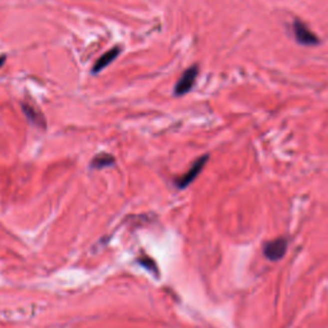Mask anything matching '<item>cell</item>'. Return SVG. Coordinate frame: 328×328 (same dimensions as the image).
Instances as JSON below:
<instances>
[{
	"label": "cell",
	"mask_w": 328,
	"mask_h": 328,
	"mask_svg": "<svg viewBox=\"0 0 328 328\" xmlns=\"http://www.w3.org/2000/svg\"><path fill=\"white\" fill-rule=\"evenodd\" d=\"M294 36L299 44L305 45V46H314L320 44V38L317 37L316 33L300 19H295L293 23Z\"/></svg>",
	"instance_id": "6da1fadb"
},
{
	"label": "cell",
	"mask_w": 328,
	"mask_h": 328,
	"mask_svg": "<svg viewBox=\"0 0 328 328\" xmlns=\"http://www.w3.org/2000/svg\"><path fill=\"white\" fill-rule=\"evenodd\" d=\"M198 65H192V67L187 68L186 71L183 72L182 76L180 77V80L177 81V83H176L175 94L177 95V96H182V95L187 94V92L194 87V83H195L196 78H198Z\"/></svg>",
	"instance_id": "7a4b0ae2"
},
{
	"label": "cell",
	"mask_w": 328,
	"mask_h": 328,
	"mask_svg": "<svg viewBox=\"0 0 328 328\" xmlns=\"http://www.w3.org/2000/svg\"><path fill=\"white\" fill-rule=\"evenodd\" d=\"M208 158H209L208 155H203V157L199 158V159L192 164L191 168H190L182 177H180L176 181V186H177L178 189H185V187L189 186L190 183L194 182V180L200 175V172L203 171L204 166L207 164Z\"/></svg>",
	"instance_id": "3957f363"
},
{
	"label": "cell",
	"mask_w": 328,
	"mask_h": 328,
	"mask_svg": "<svg viewBox=\"0 0 328 328\" xmlns=\"http://www.w3.org/2000/svg\"><path fill=\"white\" fill-rule=\"evenodd\" d=\"M287 250V241L286 239L281 237V239H276L272 241H268V243L264 244L263 253L266 255L267 259L276 262V260H280L284 258V255L286 254Z\"/></svg>",
	"instance_id": "277c9868"
},
{
	"label": "cell",
	"mask_w": 328,
	"mask_h": 328,
	"mask_svg": "<svg viewBox=\"0 0 328 328\" xmlns=\"http://www.w3.org/2000/svg\"><path fill=\"white\" fill-rule=\"evenodd\" d=\"M119 53H121V47H118V46L113 47V49L108 50L107 53H104L103 55H101L100 58L96 60V63L94 64L92 72H94V73H98V72L103 71L104 68H107L110 63L114 62V60L117 59V56L119 55Z\"/></svg>",
	"instance_id": "5b68a950"
},
{
	"label": "cell",
	"mask_w": 328,
	"mask_h": 328,
	"mask_svg": "<svg viewBox=\"0 0 328 328\" xmlns=\"http://www.w3.org/2000/svg\"><path fill=\"white\" fill-rule=\"evenodd\" d=\"M23 112L24 114H26L27 119H28L31 123L36 124L38 127H42V128L46 127L44 117H42V114L38 112L37 109H35L33 107H30L28 104H23Z\"/></svg>",
	"instance_id": "8992f818"
},
{
	"label": "cell",
	"mask_w": 328,
	"mask_h": 328,
	"mask_svg": "<svg viewBox=\"0 0 328 328\" xmlns=\"http://www.w3.org/2000/svg\"><path fill=\"white\" fill-rule=\"evenodd\" d=\"M115 163L114 157H113L112 154L108 153H100L98 155H95L91 160V168L95 169H101L105 168V167H110L113 166Z\"/></svg>",
	"instance_id": "52a82bcc"
},
{
	"label": "cell",
	"mask_w": 328,
	"mask_h": 328,
	"mask_svg": "<svg viewBox=\"0 0 328 328\" xmlns=\"http://www.w3.org/2000/svg\"><path fill=\"white\" fill-rule=\"evenodd\" d=\"M5 55H0V67H1V65L4 64V62H5Z\"/></svg>",
	"instance_id": "ba28073f"
}]
</instances>
